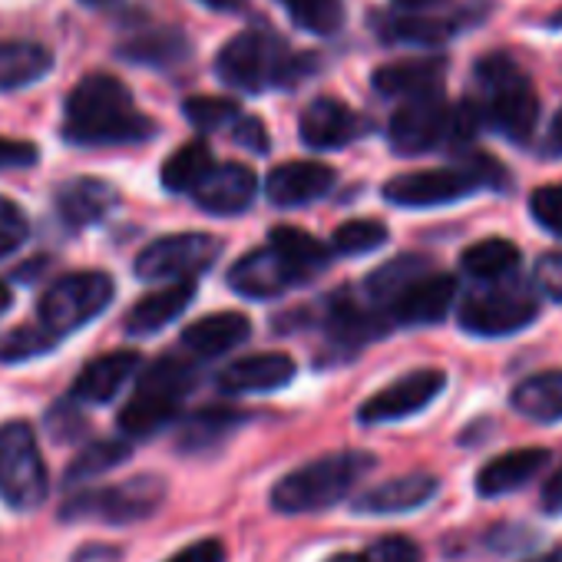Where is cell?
<instances>
[{
	"label": "cell",
	"mask_w": 562,
	"mask_h": 562,
	"mask_svg": "<svg viewBox=\"0 0 562 562\" xmlns=\"http://www.w3.org/2000/svg\"><path fill=\"white\" fill-rule=\"evenodd\" d=\"M361 130L364 123L358 113L335 97H322L302 113V143L312 149H345L361 136Z\"/></svg>",
	"instance_id": "obj_21"
},
{
	"label": "cell",
	"mask_w": 562,
	"mask_h": 562,
	"mask_svg": "<svg viewBox=\"0 0 562 562\" xmlns=\"http://www.w3.org/2000/svg\"><path fill=\"white\" fill-rule=\"evenodd\" d=\"M50 70H54V57L47 47L31 44V41H4L0 44V93L34 87Z\"/></svg>",
	"instance_id": "obj_28"
},
{
	"label": "cell",
	"mask_w": 562,
	"mask_h": 562,
	"mask_svg": "<svg viewBox=\"0 0 562 562\" xmlns=\"http://www.w3.org/2000/svg\"><path fill=\"white\" fill-rule=\"evenodd\" d=\"M443 74H447V60L443 57H414V60L387 64V67L374 70L371 83H374V90L381 97L411 100V97H424V93L443 90Z\"/></svg>",
	"instance_id": "obj_25"
},
{
	"label": "cell",
	"mask_w": 562,
	"mask_h": 562,
	"mask_svg": "<svg viewBox=\"0 0 562 562\" xmlns=\"http://www.w3.org/2000/svg\"><path fill=\"white\" fill-rule=\"evenodd\" d=\"M166 562H225V546L218 539H199V542L179 549Z\"/></svg>",
	"instance_id": "obj_48"
},
{
	"label": "cell",
	"mask_w": 562,
	"mask_h": 562,
	"mask_svg": "<svg viewBox=\"0 0 562 562\" xmlns=\"http://www.w3.org/2000/svg\"><path fill=\"white\" fill-rule=\"evenodd\" d=\"M136 371H139V351L123 348V351L100 355L77 374L70 401L74 404H110Z\"/></svg>",
	"instance_id": "obj_19"
},
{
	"label": "cell",
	"mask_w": 562,
	"mask_h": 562,
	"mask_svg": "<svg viewBox=\"0 0 562 562\" xmlns=\"http://www.w3.org/2000/svg\"><path fill=\"white\" fill-rule=\"evenodd\" d=\"M305 67H312V54L292 57L289 47L268 31H241L222 47L215 60L218 80L241 93H265L278 83L292 87V80H299Z\"/></svg>",
	"instance_id": "obj_4"
},
{
	"label": "cell",
	"mask_w": 562,
	"mask_h": 562,
	"mask_svg": "<svg viewBox=\"0 0 562 562\" xmlns=\"http://www.w3.org/2000/svg\"><path fill=\"white\" fill-rule=\"evenodd\" d=\"M195 285L192 281H169L159 292L146 295L143 302H136L126 315V331L136 338H149L159 335L166 325H172L189 305H192Z\"/></svg>",
	"instance_id": "obj_27"
},
{
	"label": "cell",
	"mask_w": 562,
	"mask_h": 562,
	"mask_svg": "<svg viewBox=\"0 0 562 562\" xmlns=\"http://www.w3.org/2000/svg\"><path fill=\"white\" fill-rule=\"evenodd\" d=\"M130 453H133V447L126 440H93L70 460V467L64 473V483L80 486V483H87L93 476H103L106 470L120 467Z\"/></svg>",
	"instance_id": "obj_35"
},
{
	"label": "cell",
	"mask_w": 562,
	"mask_h": 562,
	"mask_svg": "<svg viewBox=\"0 0 562 562\" xmlns=\"http://www.w3.org/2000/svg\"><path fill=\"white\" fill-rule=\"evenodd\" d=\"M480 186V179L470 172L467 162L460 166H443V169H417V172H404L387 179L384 186V199L404 209H434V205H450L460 202L467 195H473Z\"/></svg>",
	"instance_id": "obj_13"
},
{
	"label": "cell",
	"mask_w": 562,
	"mask_h": 562,
	"mask_svg": "<svg viewBox=\"0 0 562 562\" xmlns=\"http://www.w3.org/2000/svg\"><path fill=\"white\" fill-rule=\"evenodd\" d=\"M476 87H480V123L483 130L499 133L509 143H526L539 123V97L529 77L503 54H490L476 64Z\"/></svg>",
	"instance_id": "obj_3"
},
{
	"label": "cell",
	"mask_w": 562,
	"mask_h": 562,
	"mask_svg": "<svg viewBox=\"0 0 562 562\" xmlns=\"http://www.w3.org/2000/svg\"><path fill=\"white\" fill-rule=\"evenodd\" d=\"M443 387H447V374L443 371H437V368L411 371L401 381H394L384 391H378L374 397H368L361 404V411H358V420L368 424V427H378V424H394V420L414 417L424 407H430L440 397Z\"/></svg>",
	"instance_id": "obj_14"
},
{
	"label": "cell",
	"mask_w": 562,
	"mask_h": 562,
	"mask_svg": "<svg viewBox=\"0 0 562 562\" xmlns=\"http://www.w3.org/2000/svg\"><path fill=\"white\" fill-rule=\"evenodd\" d=\"M440 490V480L434 473H404L387 483H378L374 490L361 493L351 506L355 513H371V516H394V513H411L430 503Z\"/></svg>",
	"instance_id": "obj_20"
},
{
	"label": "cell",
	"mask_w": 562,
	"mask_h": 562,
	"mask_svg": "<svg viewBox=\"0 0 562 562\" xmlns=\"http://www.w3.org/2000/svg\"><path fill=\"white\" fill-rule=\"evenodd\" d=\"M539 315V302L516 285H490L460 305V328L476 338H506L529 328Z\"/></svg>",
	"instance_id": "obj_11"
},
{
	"label": "cell",
	"mask_w": 562,
	"mask_h": 562,
	"mask_svg": "<svg viewBox=\"0 0 562 562\" xmlns=\"http://www.w3.org/2000/svg\"><path fill=\"white\" fill-rule=\"evenodd\" d=\"M182 113L199 130H218V126L238 120V103L222 100V97H192L182 103Z\"/></svg>",
	"instance_id": "obj_40"
},
{
	"label": "cell",
	"mask_w": 562,
	"mask_h": 562,
	"mask_svg": "<svg viewBox=\"0 0 562 562\" xmlns=\"http://www.w3.org/2000/svg\"><path fill=\"white\" fill-rule=\"evenodd\" d=\"M516 414L536 424H559L562 420V371H542L519 381L509 394Z\"/></svg>",
	"instance_id": "obj_29"
},
{
	"label": "cell",
	"mask_w": 562,
	"mask_h": 562,
	"mask_svg": "<svg viewBox=\"0 0 562 562\" xmlns=\"http://www.w3.org/2000/svg\"><path fill=\"white\" fill-rule=\"evenodd\" d=\"M529 212H532L536 225H542L546 232L562 238V182L539 186L529 195Z\"/></svg>",
	"instance_id": "obj_41"
},
{
	"label": "cell",
	"mask_w": 562,
	"mask_h": 562,
	"mask_svg": "<svg viewBox=\"0 0 562 562\" xmlns=\"http://www.w3.org/2000/svg\"><path fill=\"white\" fill-rule=\"evenodd\" d=\"M328 562H368V559L358 555V552H338V555H331Z\"/></svg>",
	"instance_id": "obj_57"
},
{
	"label": "cell",
	"mask_w": 562,
	"mask_h": 562,
	"mask_svg": "<svg viewBox=\"0 0 562 562\" xmlns=\"http://www.w3.org/2000/svg\"><path fill=\"white\" fill-rule=\"evenodd\" d=\"M192 384H195V368L186 364L182 358L156 361L139 378L133 397L120 411V430L136 440L159 434L162 427H169L179 417L182 401L189 397Z\"/></svg>",
	"instance_id": "obj_5"
},
{
	"label": "cell",
	"mask_w": 562,
	"mask_h": 562,
	"mask_svg": "<svg viewBox=\"0 0 562 562\" xmlns=\"http://www.w3.org/2000/svg\"><path fill=\"white\" fill-rule=\"evenodd\" d=\"M424 271H430V261L424 255L391 258L387 265H381V268H374L368 274V281H364V299L387 315V305L411 285V281H417Z\"/></svg>",
	"instance_id": "obj_31"
},
{
	"label": "cell",
	"mask_w": 562,
	"mask_h": 562,
	"mask_svg": "<svg viewBox=\"0 0 562 562\" xmlns=\"http://www.w3.org/2000/svg\"><path fill=\"white\" fill-rule=\"evenodd\" d=\"M387 139L391 149L401 156H424L453 139V106L443 100V90L404 100L401 110L391 116Z\"/></svg>",
	"instance_id": "obj_12"
},
{
	"label": "cell",
	"mask_w": 562,
	"mask_h": 562,
	"mask_svg": "<svg viewBox=\"0 0 562 562\" xmlns=\"http://www.w3.org/2000/svg\"><path fill=\"white\" fill-rule=\"evenodd\" d=\"M245 420L241 411H228V407H205V411H195L182 430H179V450L186 453H202V450H212L215 443H222L238 424Z\"/></svg>",
	"instance_id": "obj_32"
},
{
	"label": "cell",
	"mask_w": 562,
	"mask_h": 562,
	"mask_svg": "<svg viewBox=\"0 0 562 562\" xmlns=\"http://www.w3.org/2000/svg\"><path fill=\"white\" fill-rule=\"evenodd\" d=\"M295 27L315 37H335L345 27V4L341 0H278Z\"/></svg>",
	"instance_id": "obj_37"
},
{
	"label": "cell",
	"mask_w": 562,
	"mask_h": 562,
	"mask_svg": "<svg viewBox=\"0 0 562 562\" xmlns=\"http://www.w3.org/2000/svg\"><path fill=\"white\" fill-rule=\"evenodd\" d=\"M186 54H189V44L179 31H146L120 47L123 60L143 64V67H172L186 60Z\"/></svg>",
	"instance_id": "obj_33"
},
{
	"label": "cell",
	"mask_w": 562,
	"mask_h": 562,
	"mask_svg": "<svg viewBox=\"0 0 562 562\" xmlns=\"http://www.w3.org/2000/svg\"><path fill=\"white\" fill-rule=\"evenodd\" d=\"M542 156L549 159H562V110L552 116L549 123V133H546V143H542Z\"/></svg>",
	"instance_id": "obj_52"
},
{
	"label": "cell",
	"mask_w": 562,
	"mask_h": 562,
	"mask_svg": "<svg viewBox=\"0 0 562 562\" xmlns=\"http://www.w3.org/2000/svg\"><path fill=\"white\" fill-rule=\"evenodd\" d=\"M549 460H552V453L542 450V447H522V450L499 453V457H493L490 463L480 467V473H476V493L483 499L509 496L519 486H526L539 470H546Z\"/></svg>",
	"instance_id": "obj_23"
},
{
	"label": "cell",
	"mask_w": 562,
	"mask_h": 562,
	"mask_svg": "<svg viewBox=\"0 0 562 562\" xmlns=\"http://www.w3.org/2000/svg\"><path fill=\"white\" fill-rule=\"evenodd\" d=\"M519 265V248L509 238H483L460 255V268L476 281H499Z\"/></svg>",
	"instance_id": "obj_34"
},
{
	"label": "cell",
	"mask_w": 562,
	"mask_h": 562,
	"mask_svg": "<svg viewBox=\"0 0 562 562\" xmlns=\"http://www.w3.org/2000/svg\"><path fill=\"white\" fill-rule=\"evenodd\" d=\"M539 539L536 529L529 526H516V522H499L486 532V546L499 555H509V552H519V549H532Z\"/></svg>",
	"instance_id": "obj_43"
},
{
	"label": "cell",
	"mask_w": 562,
	"mask_h": 562,
	"mask_svg": "<svg viewBox=\"0 0 562 562\" xmlns=\"http://www.w3.org/2000/svg\"><path fill=\"white\" fill-rule=\"evenodd\" d=\"M83 4H90V8H103V4H110V0H83Z\"/></svg>",
	"instance_id": "obj_58"
},
{
	"label": "cell",
	"mask_w": 562,
	"mask_h": 562,
	"mask_svg": "<svg viewBox=\"0 0 562 562\" xmlns=\"http://www.w3.org/2000/svg\"><path fill=\"white\" fill-rule=\"evenodd\" d=\"M235 143H241L245 149H251V153H258V156H265L268 153V133H265V126L255 120V116H241V120H235V136H232Z\"/></svg>",
	"instance_id": "obj_47"
},
{
	"label": "cell",
	"mask_w": 562,
	"mask_h": 562,
	"mask_svg": "<svg viewBox=\"0 0 562 562\" xmlns=\"http://www.w3.org/2000/svg\"><path fill=\"white\" fill-rule=\"evenodd\" d=\"M218 255H222L218 238L205 232H179V235L149 241L136 255L133 271L143 281H192L205 274Z\"/></svg>",
	"instance_id": "obj_10"
},
{
	"label": "cell",
	"mask_w": 562,
	"mask_h": 562,
	"mask_svg": "<svg viewBox=\"0 0 562 562\" xmlns=\"http://www.w3.org/2000/svg\"><path fill=\"white\" fill-rule=\"evenodd\" d=\"M552 27H562V14H555V18H552Z\"/></svg>",
	"instance_id": "obj_59"
},
{
	"label": "cell",
	"mask_w": 562,
	"mask_h": 562,
	"mask_svg": "<svg viewBox=\"0 0 562 562\" xmlns=\"http://www.w3.org/2000/svg\"><path fill=\"white\" fill-rule=\"evenodd\" d=\"M50 493L47 463L27 420L0 424V499L11 509H37Z\"/></svg>",
	"instance_id": "obj_6"
},
{
	"label": "cell",
	"mask_w": 562,
	"mask_h": 562,
	"mask_svg": "<svg viewBox=\"0 0 562 562\" xmlns=\"http://www.w3.org/2000/svg\"><path fill=\"white\" fill-rule=\"evenodd\" d=\"M258 192V179L241 162H222L205 172V179L192 189V199L199 209L212 215H241Z\"/></svg>",
	"instance_id": "obj_17"
},
{
	"label": "cell",
	"mask_w": 562,
	"mask_h": 562,
	"mask_svg": "<svg viewBox=\"0 0 562 562\" xmlns=\"http://www.w3.org/2000/svg\"><path fill=\"white\" fill-rule=\"evenodd\" d=\"M539 503H542V513H546V516H562V467L542 483Z\"/></svg>",
	"instance_id": "obj_50"
},
{
	"label": "cell",
	"mask_w": 562,
	"mask_h": 562,
	"mask_svg": "<svg viewBox=\"0 0 562 562\" xmlns=\"http://www.w3.org/2000/svg\"><path fill=\"white\" fill-rule=\"evenodd\" d=\"M529 562H562V546H555V549H549V552H539V555L529 559Z\"/></svg>",
	"instance_id": "obj_55"
},
{
	"label": "cell",
	"mask_w": 562,
	"mask_h": 562,
	"mask_svg": "<svg viewBox=\"0 0 562 562\" xmlns=\"http://www.w3.org/2000/svg\"><path fill=\"white\" fill-rule=\"evenodd\" d=\"M11 305H14V299H11V289L4 285V281H0V315L11 312Z\"/></svg>",
	"instance_id": "obj_56"
},
{
	"label": "cell",
	"mask_w": 562,
	"mask_h": 562,
	"mask_svg": "<svg viewBox=\"0 0 562 562\" xmlns=\"http://www.w3.org/2000/svg\"><path fill=\"white\" fill-rule=\"evenodd\" d=\"M205 8H212V11H225V14H232V11H241V4L245 0H202Z\"/></svg>",
	"instance_id": "obj_54"
},
{
	"label": "cell",
	"mask_w": 562,
	"mask_h": 562,
	"mask_svg": "<svg viewBox=\"0 0 562 562\" xmlns=\"http://www.w3.org/2000/svg\"><path fill=\"white\" fill-rule=\"evenodd\" d=\"M31 235L27 215L18 202L0 195V258H8L11 251H18Z\"/></svg>",
	"instance_id": "obj_42"
},
{
	"label": "cell",
	"mask_w": 562,
	"mask_h": 562,
	"mask_svg": "<svg viewBox=\"0 0 562 562\" xmlns=\"http://www.w3.org/2000/svg\"><path fill=\"white\" fill-rule=\"evenodd\" d=\"M41 149L31 139H14V136H0V169H27L34 166Z\"/></svg>",
	"instance_id": "obj_46"
},
{
	"label": "cell",
	"mask_w": 562,
	"mask_h": 562,
	"mask_svg": "<svg viewBox=\"0 0 562 562\" xmlns=\"http://www.w3.org/2000/svg\"><path fill=\"white\" fill-rule=\"evenodd\" d=\"M166 499V483L159 476H133L113 486H100V490H83L74 493L60 516L67 522H113V526H126V522H143L149 519Z\"/></svg>",
	"instance_id": "obj_7"
},
{
	"label": "cell",
	"mask_w": 562,
	"mask_h": 562,
	"mask_svg": "<svg viewBox=\"0 0 562 562\" xmlns=\"http://www.w3.org/2000/svg\"><path fill=\"white\" fill-rule=\"evenodd\" d=\"M120 205L116 186L97 176H80L70 179L57 189V212L70 228H87L103 222L113 209Z\"/></svg>",
	"instance_id": "obj_22"
},
{
	"label": "cell",
	"mask_w": 562,
	"mask_h": 562,
	"mask_svg": "<svg viewBox=\"0 0 562 562\" xmlns=\"http://www.w3.org/2000/svg\"><path fill=\"white\" fill-rule=\"evenodd\" d=\"M215 166V159H212V153H209V146L202 143V139H195V143H186L182 149H176L172 156H169V162L162 166V186L169 189V192H192L202 179H205V172Z\"/></svg>",
	"instance_id": "obj_36"
},
{
	"label": "cell",
	"mask_w": 562,
	"mask_h": 562,
	"mask_svg": "<svg viewBox=\"0 0 562 562\" xmlns=\"http://www.w3.org/2000/svg\"><path fill=\"white\" fill-rule=\"evenodd\" d=\"M453 299H457L453 274L424 271L387 305V318L391 325H437L453 308Z\"/></svg>",
	"instance_id": "obj_15"
},
{
	"label": "cell",
	"mask_w": 562,
	"mask_h": 562,
	"mask_svg": "<svg viewBox=\"0 0 562 562\" xmlns=\"http://www.w3.org/2000/svg\"><path fill=\"white\" fill-rule=\"evenodd\" d=\"M153 133L156 123L136 110L133 93L110 74L83 77L67 97L64 136L74 146H126Z\"/></svg>",
	"instance_id": "obj_1"
},
{
	"label": "cell",
	"mask_w": 562,
	"mask_h": 562,
	"mask_svg": "<svg viewBox=\"0 0 562 562\" xmlns=\"http://www.w3.org/2000/svg\"><path fill=\"white\" fill-rule=\"evenodd\" d=\"M532 281H536V289H539L546 299H552V302L562 305V251L542 255V258L536 261V268H532Z\"/></svg>",
	"instance_id": "obj_45"
},
{
	"label": "cell",
	"mask_w": 562,
	"mask_h": 562,
	"mask_svg": "<svg viewBox=\"0 0 562 562\" xmlns=\"http://www.w3.org/2000/svg\"><path fill=\"white\" fill-rule=\"evenodd\" d=\"M57 335H50L41 322L34 325H21L14 331H8L0 338V364H21V361H31V358H41L47 351L57 348Z\"/></svg>",
	"instance_id": "obj_38"
},
{
	"label": "cell",
	"mask_w": 562,
	"mask_h": 562,
	"mask_svg": "<svg viewBox=\"0 0 562 562\" xmlns=\"http://www.w3.org/2000/svg\"><path fill=\"white\" fill-rule=\"evenodd\" d=\"M74 562H123V549L110 542H90L74 555Z\"/></svg>",
	"instance_id": "obj_51"
},
{
	"label": "cell",
	"mask_w": 562,
	"mask_h": 562,
	"mask_svg": "<svg viewBox=\"0 0 562 562\" xmlns=\"http://www.w3.org/2000/svg\"><path fill=\"white\" fill-rule=\"evenodd\" d=\"M110 302H113V278L106 271H74L57 278L44 292L37 322L50 335L67 338L83 325H90L97 315H103Z\"/></svg>",
	"instance_id": "obj_8"
},
{
	"label": "cell",
	"mask_w": 562,
	"mask_h": 562,
	"mask_svg": "<svg viewBox=\"0 0 562 562\" xmlns=\"http://www.w3.org/2000/svg\"><path fill=\"white\" fill-rule=\"evenodd\" d=\"M47 424H50L54 437H60V440H74V437H80L83 427H87V420H83L80 414H74L70 407H54L50 417H47Z\"/></svg>",
	"instance_id": "obj_49"
},
{
	"label": "cell",
	"mask_w": 562,
	"mask_h": 562,
	"mask_svg": "<svg viewBox=\"0 0 562 562\" xmlns=\"http://www.w3.org/2000/svg\"><path fill=\"white\" fill-rule=\"evenodd\" d=\"M251 335V322L238 312H218V315H205L199 318L195 325H189L182 331V348L199 358V361H209V358H222L228 351H235L238 345H245Z\"/></svg>",
	"instance_id": "obj_26"
},
{
	"label": "cell",
	"mask_w": 562,
	"mask_h": 562,
	"mask_svg": "<svg viewBox=\"0 0 562 562\" xmlns=\"http://www.w3.org/2000/svg\"><path fill=\"white\" fill-rule=\"evenodd\" d=\"M378 467V457L368 450H338L325 453L289 476H281L271 490V506L278 513L302 516L331 509L335 503L348 499V493Z\"/></svg>",
	"instance_id": "obj_2"
},
{
	"label": "cell",
	"mask_w": 562,
	"mask_h": 562,
	"mask_svg": "<svg viewBox=\"0 0 562 562\" xmlns=\"http://www.w3.org/2000/svg\"><path fill=\"white\" fill-rule=\"evenodd\" d=\"M384 241H387V225L378 218H351V222L338 225L331 235V248L338 255H368V251L381 248Z\"/></svg>",
	"instance_id": "obj_39"
},
{
	"label": "cell",
	"mask_w": 562,
	"mask_h": 562,
	"mask_svg": "<svg viewBox=\"0 0 562 562\" xmlns=\"http://www.w3.org/2000/svg\"><path fill=\"white\" fill-rule=\"evenodd\" d=\"M295 361L285 351H265V355H248L241 361H232L218 374V391L222 394H265L285 387L295 378Z\"/></svg>",
	"instance_id": "obj_18"
},
{
	"label": "cell",
	"mask_w": 562,
	"mask_h": 562,
	"mask_svg": "<svg viewBox=\"0 0 562 562\" xmlns=\"http://www.w3.org/2000/svg\"><path fill=\"white\" fill-rule=\"evenodd\" d=\"M338 172L325 162H312V159H295V162H281L268 172L265 192L274 205L281 209H295V205H308L318 202L331 192Z\"/></svg>",
	"instance_id": "obj_16"
},
{
	"label": "cell",
	"mask_w": 562,
	"mask_h": 562,
	"mask_svg": "<svg viewBox=\"0 0 562 562\" xmlns=\"http://www.w3.org/2000/svg\"><path fill=\"white\" fill-rule=\"evenodd\" d=\"M391 318L371 302H358L351 292H338L328 305V331L341 348H364L368 341L387 335Z\"/></svg>",
	"instance_id": "obj_24"
},
{
	"label": "cell",
	"mask_w": 562,
	"mask_h": 562,
	"mask_svg": "<svg viewBox=\"0 0 562 562\" xmlns=\"http://www.w3.org/2000/svg\"><path fill=\"white\" fill-rule=\"evenodd\" d=\"M378 34L387 44H407V47H440L457 34V21L427 18V14H394L378 18Z\"/></svg>",
	"instance_id": "obj_30"
},
{
	"label": "cell",
	"mask_w": 562,
	"mask_h": 562,
	"mask_svg": "<svg viewBox=\"0 0 562 562\" xmlns=\"http://www.w3.org/2000/svg\"><path fill=\"white\" fill-rule=\"evenodd\" d=\"M364 559L368 562H424V552L407 536H384L364 552Z\"/></svg>",
	"instance_id": "obj_44"
},
{
	"label": "cell",
	"mask_w": 562,
	"mask_h": 562,
	"mask_svg": "<svg viewBox=\"0 0 562 562\" xmlns=\"http://www.w3.org/2000/svg\"><path fill=\"white\" fill-rule=\"evenodd\" d=\"M305 281H312V271L274 238L228 268V289L251 302L278 299L295 285H305Z\"/></svg>",
	"instance_id": "obj_9"
},
{
	"label": "cell",
	"mask_w": 562,
	"mask_h": 562,
	"mask_svg": "<svg viewBox=\"0 0 562 562\" xmlns=\"http://www.w3.org/2000/svg\"><path fill=\"white\" fill-rule=\"evenodd\" d=\"M397 11H407V14H427L430 8H440L443 0H391Z\"/></svg>",
	"instance_id": "obj_53"
}]
</instances>
